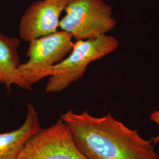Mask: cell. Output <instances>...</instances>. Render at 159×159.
Masks as SVG:
<instances>
[{
  "label": "cell",
  "instance_id": "7",
  "mask_svg": "<svg viewBox=\"0 0 159 159\" xmlns=\"http://www.w3.org/2000/svg\"><path fill=\"white\" fill-rule=\"evenodd\" d=\"M41 128L36 109L32 104L27 103L23 125L16 130L0 133V159H17L29 137Z\"/></svg>",
  "mask_w": 159,
  "mask_h": 159
},
{
  "label": "cell",
  "instance_id": "5",
  "mask_svg": "<svg viewBox=\"0 0 159 159\" xmlns=\"http://www.w3.org/2000/svg\"><path fill=\"white\" fill-rule=\"evenodd\" d=\"M17 159H87L77 148L70 128L60 118L30 137Z\"/></svg>",
  "mask_w": 159,
  "mask_h": 159
},
{
  "label": "cell",
  "instance_id": "9",
  "mask_svg": "<svg viewBox=\"0 0 159 159\" xmlns=\"http://www.w3.org/2000/svg\"><path fill=\"white\" fill-rule=\"evenodd\" d=\"M150 120L152 122H153L154 123H156L159 129V132H158L157 136L152 139L154 144H156L159 142V110H156V111H154L152 113L150 114Z\"/></svg>",
  "mask_w": 159,
  "mask_h": 159
},
{
  "label": "cell",
  "instance_id": "1",
  "mask_svg": "<svg viewBox=\"0 0 159 159\" xmlns=\"http://www.w3.org/2000/svg\"><path fill=\"white\" fill-rule=\"evenodd\" d=\"M60 118L68 125L74 142L87 159H159L153 141L146 140L114 118L110 113L96 117L85 110H69Z\"/></svg>",
  "mask_w": 159,
  "mask_h": 159
},
{
  "label": "cell",
  "instance_id": "2",
  "mask_svg": "<svg viewBox=\"0 0 159 159\" xmlns=\"http://www.w3.org/2000/svg\"><path fill=\"white\" fill-rule=\"evenodd\" d=\"M119 44L115 37L106 34L95 39L77 40L71 52L53 67L45 91L47 93L63 91L82 78L91 62L113 52Z\"/></svg>",
  "mask_w": 159,
  "mask_h": 159
},
{
  "label": "cell",
  "instance_id": "6",
  "mask_svg": "<svg viewBox=\"0 0 159 159\" xmlns=\"http://www.w3.org/2000/svg\"><path fill=\"white\" fill-rule=\"evenodd\" d=\"M67 3V0H41L33 2L21 17L20 38L30 42L56 32Z\"/></svg>",
  "mask_w": 159,
  "mask_h": 159
},
{
  "label": "cell",
  "instance_id": "8",
  "mask_svg": "<svg viewBox=\"0 0 159 159\" xmlns=\"http://www.w3.org/2000/svg\"><path fill=\"white\" fill-rule=\"evenodd\" d=\"M20 40L0 34V83L11 90L12 85L25 89V85L18 73L21 64L18 52Z\"/></svg>",
  "mask_w": 159,
  "mask_h": 159
},
{
  "label": "cell",
  "instance_id": "3",
  "mask_svg": "<svg viewBox=\"0 0 159 159\" xmlns=\"http://www.w3.org/2000/svg\"><path fill=\"white\" fill-rule=\"evenodd\" d=\"M72 35L61 30L29 42L27 62L21 63L18 73L27 90L41 80L49 77L53 67L60 63L72 51Z\"/></svg>",
  "mask_w": 159,
  "mask_h": 159
},
{
  "label": "cell",
  "instance_id": "4",
  "mask_svg": "<svg viewBox=\"0 0 159 159\" xmlns=\"http://www.w3.org/2000/svg\"><path fill=\"white\" fill-rule=\"evenodd\" d=\"M59 27L77 40L95 39L114 28L111 7L104 0H67Z\"/></svg>",
  "mask_w": 159,
  "mask_h": 159
}]
</instances>
